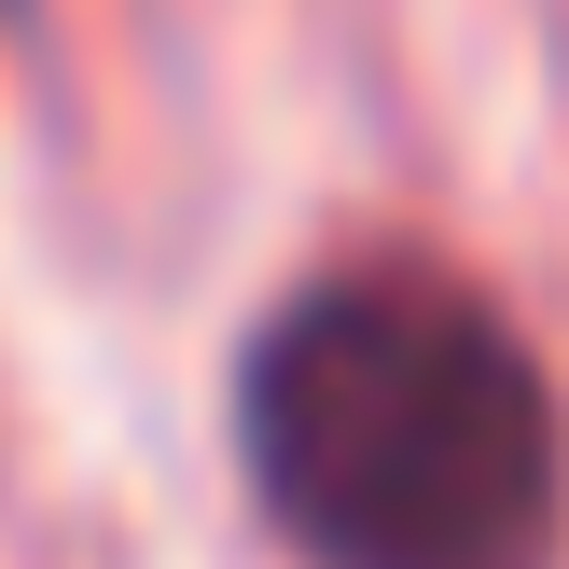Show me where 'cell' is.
Wrapping results in <instances>:
<instances>
[{
    "label": "cell",
    "mask_w": 569,
    "mask_h": 569,
    "mask_svg": "<svg viewBox=\"0 0 569 569\" xmlns=\"http://www.w3.org/2000/svg\"><path fill=\"white\" fill-rule=\"evenodd\" d=\"M237 459L320 569H542L569 515L556 376L459 264H320L237 348Z\"/></svg>",
    "instance_id": "6da1fadb"
}]
</instances>
